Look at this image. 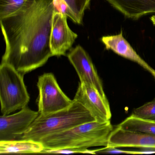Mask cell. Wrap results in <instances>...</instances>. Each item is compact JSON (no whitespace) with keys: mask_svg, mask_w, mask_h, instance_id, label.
Returning a JSON list of instances; mask_svg holds the SVG:
<instances>
[{"mask_svg":"<svg viewBox=\"0 0 155 155\" xmlns=\"http://www.w3.org/2000/svg\"><path fill=\"white\" fill-rule=\"evenodd\" d=\"M54 0H27L18 11L0 19L6 43L2 62L23 75L53 56L50 47Z\"/></svg>","mask_w":155,"mask_h":155,"instance_id":"obj_1","label":"cell"},{"mask_svg":"<svg viewBox=\"0 0 155 155\" xmlns=\"http://www.w3.org/2000/svg\"><path fill=\"white\" fill-rule=\"evenodd\" d=\"M96 120L82 104L73 100L70 107L48 115L39 114L27 131L16 140H31L39 141L45 137Z\"/></svg>","mask_w":155,"mask_h":155,"instance_id":"obj_2","label":"cell"},{"mask_svg":"<svg viewBox=\"0 0 155 155\" xmlns=\"http://www.w3.org/2000/svg\"><path fill=\"white\" fill-rule=\"evenodd\" d=\"M114 127L110 120H97L87 122L41 139L45 148H88L107 146L108 138Z\"/></svg>","mask_w":155,"mask_h":155,"instance_id":"obj_3","label":"cell"},{"mask_svg":"<svg viewBox=\"0 0 155 155\" xmlns=\"http://www.w3.org/2000/svg\"><path fill=\"white\" fill-rule=\"evenodd\" d=\"M24 75L12 66L2 62L0 66V99L1 112L8 115L27 107L30 101L23 80Z\"/></svg>","mask_w":155,"mask_h":155,"instance_id":"obj_4","label":"cell"},{"mask_svg":"<svg viewBox=\"0 0 155 155\" xmlns=\"http://www.w3.org/2000/svg\"><path fill=\"white\" fill-rule=\"evenodd\" d=\"M37 86L39 114L48 115L65 109L73 102L61 90L52 73H44L40 76Z\"/></svg>","mask_w":155,"mask_h":155,"instance_id":"obj_5","label":"cell"},{"mask_svg":"<svg viewBox=\"0 0 155 155\" xmlns=\"http://www.w3.org/2000/svg\"><path fill=\"white\" fill-rule=\"evenodd\" d=\"M74 99L87 109L96 120L105 121L111 119V110L107 97L101 95L91 84L80 82Z\"/></svg>","mask_w":155,"mask_h":155,"instance_id":"obj_6","label":"cell"},{"mask_svg":"<svg viewBox=\"0 0 155 155\" xmlns=\"http://www.w3.org/2000/svg\"><path fill=\"white\" fill-rule=\"evenodd\" d=\"M39 115L27 107L11 115L0 117V141L16 140L24 134Z\"/></svg>","mask_w":155,"mask_h":155,"instance_id":"obj_7","label":"cell"},{"mask_svg":"<svg viewBox=\"0 0 155 155\" xmlns=\"http://www.w3.org/2000/svg\"><path fill=\"white\" fill-rule=\"evenodd\" d=\"M67 16L55 10L52 16L50 47L53 56H65L78 35L68 25Z\"/></svg>","mask_w":155,"mask_h":155,"instance_id":"obj_8","label":"cell"},{"mask_svg":"<svg viewBox=\"0 0 155 155\" xmlns=\"http://www.w3.org/2000/svg\"><path fill=\"white\" fill-rule=\"evenodd\" d=\"M68 58L76 70L80 82L91 84L101 95L106 97L102 81L91 59L85 50L80 45H78L71 51Z\"/></svg>","mask_w":155,"mask_h":155,"instance_id":"obj_9","label":"cell"},{"mask_svg":"<svg viewBox=\"0 0 155 155\" xmlns=\"http://www.w3.org/2000/svg\"><path fill=\"white\" fill-rule=\"evenodd\" d=\"M107 146L115 148H155V135L126 130L116 126L110 135Z\"/></svg>","mask_w":155,"mask_h":155,"instance_id":"obj_10","label":"cell"},{"mask_svg":"<svg viewBox=\"0 0 155 155\" xmlns=\"http://www.w3.org/2000/svg\"><path fill=\"white\" fill-rule=\"evenodd\" d=\"M101 41L107 50H110L123 58L134 61L148 71L155 79V70L152 68L134 50L123 36L122 30L117 35L104 36Z\"/></svg>","mask_w":155,"mask_h":155,"instance_id":"obj_11","label":"cell"},{"mask_svg":"<svg viewBox=\"0 0 155 155\" xmlns=\"http://www.w3.org/2000/svg\"><path fill=\"white\" fill-rule=\"evenodd\" d=\"M45 149L41 142L31 140L0 141V154L41 153Z\"/></svg>","mask_w":155,"mask_h":155,"instance_id":"obj_12","label":"cell"},{"mask_svg":"<svg viewBox=\"0 0 155 155\" xmlns=\"http://www.w3.org/2000/svg\"><path fill=\"white\" fill-rule=\"evenodd\" d=\"M117 126L126 130L155 135V120L140 118L132 114Z\"/></svg>","mask_w":155,"mask_h":155,"instance_id":"obj_13","label":"cell"},{"mask_svg":"<svg viewBox=\"0 0 155 155\" xmlns=\"http://www.w3.org/2000/svg\"><path fill=\"white\" fill-rule=\"evenodd\" d=\"M68 7L67 17L76 24H81L84 13L89 8L91 0H61Z\"/></svg>","mask_w":155,"mask_h":155,"instance_id":"obj_14","label":"cell"},{"mask_svg":"<svg viewBox=\"0 0 155 155\" xmlns=\"http://www.w3.org/2000/svg\"><path fill=\"white\" fill-rule=\"evenodd\" d=\"M27 0H0V19L8 17L19 10Z\"/></svg>","mask_w":155,"mask_h":155,"instance_id":"obj_15","label":"cell"},{"mask_svg":"<svg viewBox=\"0 0 155 155\" xmlns=\"http://www.w3.org/2000/svg\"><path fill=\"white\" fill-rule=\"evenodd\" d=\"M132 114L140 118L155 120V99L134 109Z\"/></svg>","mask_w":155,"mask_h":155,"instance_id":"obj_16","label":"cell"},{"mask_svg":"<svg viewBox=\"0 0 155 155\" xmlns=\"http://www.w3.org/2000/svg\"><path fill=\"white\" fill-rule=\"evenodd\" d=\"M41 153L44 154H70L74 153H85L94 154V150H89L85 148L67 147L63 148L50 149H44Z\"/></svg>","mask_w":155,"mask_h":155,"instance_id":"obj_17","label":"cell"},{"mask_svg":"<svg viewBox=\"0 0 155 155\" xmlns=\"http://www.w3.org/2000/svg\"><path fill=\"white\" fill-rule=\"evenodd\" d=\"M131 154V150H122L117 148L106 146L101 148L94 150V154Z\"/></svg>","mask_w":155,"mask_h":155,"instance_id":"obj_18","label":"cell"},{"mask_svg":"<svg viewBox=\"0 0 155 155\" xmlns=\"http://www.w3.org/2000/svg\"><path fill=\"white\" fill-rule=\"evenodd\" d=\"M155 153V148H141L139 150H131V154H149Z\"/></svg>","mask_w":155,"mask_h":155,"instance_id":"obj_19","label":"cell"},{"mask_svg":"<svg viewBox=\"0 0 155 155\" xmlns=\"http://www.w3.org/2000/svg\"><path fill=\"white\" fill-rule=\"evenodd\" d=\"M150 20H151V21H152L153 25H154L155 26V15L152 16V17H151V18H150Z\"/></svg>","mask_w":155,"mask_h":155,"instance_id":"obj_20","label":"cell"}]
</instances>
